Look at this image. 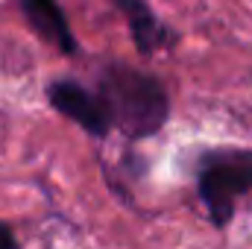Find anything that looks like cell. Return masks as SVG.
<instances>
[{
    "label": "cell",
    "mask_w": 252,
    "mask_h": 249,
    "mask_svg": "<svg viewBox=\"0 0 252 249\" xmlns=\"http://www.w3.org/2000/svg\"><path fill=\"white\" fill-rule=\"evenodd\" d=\"M103 97L112 129L124 132L126 138H150L161 132L170 118V97L164 82L135 64L109 62L94 85Z\"/></svg>",
    "instance_id": "obj_1"
},
{
    "label": "cell",
    "mask_w": 252,
    "mask_h": 249,
    "mask_svg": "<svg viewBox=\"0 0 252 249\" xmlns=\"http://www.w3.org/2000/svg\"><path fill=\"white\" fill-rule=\"evenodd\" d=\"M252 190V150L223 147L199 156L196 164V193L205 205L208 220L226 229L235 217L238 199Z\"/></svg>",
    "instance_id": "obj_2"
},
{
    "label": "cell",
    "mask_w": 252,
    "mask_h": 249,
    "mask_svg": "<svg viewBox=\"0 0 252 249\" xmlns=\"http://www.w3.org/2000/svg\"><path fill=\"white\" fill-rule=\"evenodd\" d=\"M47 103L67 118L70 124H76L82 132H88L91 138L103 141L112 132L109 112L103 106V97L97 88H88L85 82L73 79V76H56L47 85Z\"/></svg>",
    "instance_id": "obj_3"
},
{
    "label": "cell",
    "mask_w": 252,
    "mask_h": 249,
    "mask_svg": "<svg viewBox=\"0 0 252 249\" xmlns=\"http://www.w3.org/2000/svg\"><path fill=\"white\" fill-rule=\"evenodd\" d=\"M18 9H21L27 27L44 44H50L62 56H76L79 53V41L70 30V21H67L59 0H18Z\"/></svg>",
    "instance_id": "obj_4"
},
{
    "label": "cell",
    "mask_w": 252,
    "mask_h": 249,
    "mask_svg": "<svg viewBox=\"0 0 252 249\" xmlns=\"http://www.w3.org/2000/svg\"><path fill=\"white\" fill-rule=\"evenodd\" d=\"M112 6L124 15L141 56H156L161 50H170L179 41V35L164 21H158V15L153 12L147 0H112Z\"/></svg>",
    "instance_id": "obj_5"
},
{
    "label": "cell",
    "mask_w": 252,
    "mask_h": 249,
    "mask_svg": "<svg viewBox=\"0 0 252 249\" xmlns=\"http://www.w3.org/2000/svg\"><path fill=\"white\" fill-rule=\"evenodd\" d=\"M0 249H18V235L6 220H0Z\"/></svg>",
    "instance_id": "obj_6"
}]
</instances>
